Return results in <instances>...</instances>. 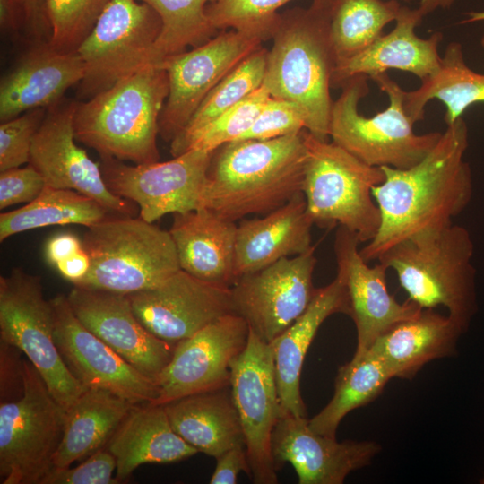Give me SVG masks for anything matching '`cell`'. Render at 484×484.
<instances>
[{"instance_id": "obj_1", "label": "cell", "mask_w": 484, "mask_h": 484, "mask_svg": "<svg viewBox=\"0 0 484 484\" xmlns=\"http://www.w3.org/2000/svg\"><path fill=\"white\" fill-rule=\"evenodd\" d=\"M468 126L461 117L446 125L436 144L409 169L381 167L385 181L372 194L380 212V226L359 249L365 261H377L396 244L441 230L453 224L473 194V179L464 154Z\"/></svg>"}, {"instance_id": "obj_2", "label": "cell", "mask_w": 484, "mask_h": 484, "mask_svg": "<svg viewBox=\"0 0 484 484\" xmlns=\"http://www.w3.org/2000/svg\"><path fill=\"white\" fill-rule=\"evenodd\" d=\"M306 129L281 137L238 139L213 151L202 208L236 222L266 214L302 193Z\"/></svg>"}, {"instance_id": "obj_3", "label": "cell", "mask_w": 484, "mask_h": 484, "mask_svg": "<svg viewBox=\"0 0 484 484\" xmlns=\"http://www.w3.org/2000/svg\"><path fill=\"white\" fill-rule=\"evenodd\" d=\"M333 0H312L308 8L281 14L267 53L263 86L270 96L298 105L307 117V131L328 140L335 66L329 24Z\"/></svg>"}, {"instance_id": "obj_4", "label": "cell", "mask_w": 484, "mask_h": 484, "mask_svg": "<svg viewBox=\"0 0 484 484\" xmlns=\"http://www.w3.org/2000/svg\"><path fill=\"white\" fill-rule=\"evenodd\" d=\"M168 94L165 69L160 65H146L76 103V141L96 151L100 158L134 164L159 161V123Z\"/></svg>"}, {"instance_id": "obj_5", "label": "cell", "mask_w": 484, "mask_h": 484, "mask_svg": "<svg viewBox=\"0 0 484 484\" xmlns=\"http://www.w3.org/2000/svg\"><path fill=\"white\" fill-rule=\"evenodd\" d=\"M473 255L468 229L452 224L405 239L377 261L395 272L408 300L420 308L445 307L466 331L477 311Z\"/></svg>"}, {"instance_id": "obj_6", "label": "cell", "mask_w": 484, "mask_h": 484, "mask_svg": "<svg viewBox=\"0 0 484 484\" xmlns=\"http://www.w3.org/2000/svg\"><path fill=\"white\" fill-rule=\"evenodd\" d=\"M368 79L357 75L341 87L332 107L329 138L367 165L409 169L431 151L442 133H414L404 108L405 91L387 73L372 80L388 96V107L372 117L362 116L359 103L369 92Z\"/></svg>"}, {"instance_id": "obj_7", "label": "cell", "mask_w": 484, "mask_h": 484, "mask_svg": "<svg viewBox=\"0 0 484 484\" xmlns=\"http://www.w3.org/2000/svg\"><path fill=\"white\" fill-rule=\"evenodd\" d=\"M82 242L91 267L76 287L128 295L180 270L169 231L141 217L109 214L88 228Z\"/></svg>"}, {"instance_id": "obj_8", "label": "cell", "mask_w": 484, "mask_h": 484, "mask_svg": "<svg viewBox=\"0 0 484 484\" xmlns=\"http://www.w3.org/2000/svg\"><path fill=\"white\" fill-rule=\"evenodd\" d=\"M307 161L302 193L315 224H339L361 243L376 235L380 212L372 190L385 181L381 167L370 166L339 145L305 131Z\"/></svg>"}, {"instance_id": "obj_9", "label": "cell", "mask_w": 484, "mask_h": 484, "mask_svg": "<svg viewBox=\"0 0 484 484\" xmlns=\"http://www.w3.org/2000/svg\"><path fill=\"white\" fill-rule=\"evenodd\" d=\"M22 383L19 397L0 404L1 484H40L64 435L66 411L28 359Z\"/></svg>"}, {"instance_id": "obj_10", "label": "cell", "mask_w": 484, "mask_h": 484, "mask_svg": "<svg viewBox=\"0 0 484 484\" xmlns=\"http://www.w3.org/2000/svg\"><path fill=\"white\" fill-rule=\"evenodd\" d=\"M52 303L41 278L21 268L0 277V339L23 352L65 411L87 389L69 371L56 345Z\"/></svg>"}, {"instance_id": "obj_11", "label": "cell", "mask_w": 484, "mask_h": 484, "mask_svg": "<svg viewBox=\"0 0 484 484\" xmlns=\"http://www.w3.org/2000/svg\"><path fill=\"white\" fill-rule=\"evenodd\" d=\"M278 22L221 30L203 44L160 64L169 79V94L159 123L160 135L166 142L170 143L185 128L203 99L228 73L263 42L272 39Z\"/></svg>"}, {"instance_id": "obj_12", "label": "cell", "mask_w": 484, "mask_h": 484, "mask_svg": "<svg viewBox=\"0 0 484 484\" xmlns=\"http://www.w3.org/2000/svg\"><path fill=\"white\" fill-rule=\"evenodd\" d=\"M158 13L138 0H113L77 48L84 64L79 96L88 99L151 64Z\"/></svg>"}, {"instance_id": "obj_13", "label": "cell", "mask_w": 484, "mask_h": 484, "mask_svg": "<svg viewBox=\"0 0 484 484\" xmlns=\"http://www.w3.org/2000/svg\"><path fill=\"white\" fill-rule=\"evenodd\" d=\"M212 154L192 149L163 162L129 165L100 158L99 164L109 190L137 204L139 217L153 223L169 213L202 208Z\"/></svg>"}, {"instance_id": "obj_14", "label": "cell", "mask_w": 484, "mask_h": 484, "mask_svg": "<svg viewBox=\"0 0 484 484\" xmlns=\"http://www.w3.org/2000/svg\"><path fill=\"white\" fill-rule=\"evenodd\" d=\"M230 390L256 484H276L272 436L281 415L270 343L249 328L246 345L231 363Z\"/></svg>"}, {"instance_id": "obj_15", "label": "cell", "mask_w": 484, "mask_h": 484, "mask_svg": "<svg viewBox=\"0 0 484 484\" xmlns=\"http://www.w3.org/2000/svg\"><path fill=\"white\" fill-rule=\"evenodd\" d=\"M315 246L238 277L230 286L232 312L271 343L307 307L317 288Z\"/></svg>"}, {"instance_id": "obj_16", "label": "cell", "mask_w": 484, "mask_h": 484, "mask_svg": "<svg viewBox=\"0 0 484 484\" xmlns=\"http://www.w3.org/2000/svg\"><path fill=\"white\" fill-rule=\"evenodd\" d=\"M248 333L244 318L231 312L177 343L155 379L159 396L152 404L230 386L231 363L245 349Z\"/></svg>"}, {"instance_id": "obj_17", "label": "cell", "mask_w": 484, "mask_h": 484, "mask_svg": "<svg viewBox=\"0 0 484 484\" xmlns=\"http://www.w3.org/2000/svg\"><path fill=\"white\" fill-rule=\"evenodd\" d=\"M76 103L60 102L48 109L33 138L29 164L40 173L46 186L75 190L113 214L133 216L136 210L132 202L109 190L99 164L75 143Z\"/></svg>"}, {"instance_id": "obj_18", "label": "cell", "mask_w": 484, "mask_h": 484, "mask_svg": "<svg viewBox=\"0 0 484 484\" xmlns=\"http://www.w3.org/2000/svg\"><path fill=\"white\" fill-rule=\"evenodd\" d=\"M55 314L54 338L71 374L86 388L108 390L134 404L153 403L159 390L88 328L73 312L67 296L50 299Z\"/></svg>"}, {"instance_id": "obj_19", "label": "cell", "mask_w": 484, "mask_h": 484, "mask_svg": "<svg viewBox=\"0 0 484 484\" xmlns=\"http://www.w3.org/2000/svg\"><path fill=\"white\" fill-rule=\"evenodd\" d=\"M127 297L144 327L172 345L232 312L230 287L204 281L181 269L156 287Z\"/></svg>"}, {"instance_id": "obj_20", "label": "cell", "mask_w": 484, "mask_h": 484, "mask_svg": "<svg viewBox=\"0 0 484 484\" xmlns=\"http://www.w3.org/2000/svg\"><path fill=\"white\" fill-rule=\"evenodd\" d=\"M359 244L352 231L339 226L333 251L337 275L342 280L348 294L349 316L357 332L353 359L364 355L386 330L422 309L410 300L402 304L396 300L387 289V267L380 262L369 266L359 253Z\"/></svg>"}, {"instance_id": "obj_21", "label": "cell", "mask_w": 484, "mask_h": 484, "mask_svg": "<svg viewBox=\"0 0 484 484\" xmlns=\"http://www.w3.org/2000/svg\"><path fill=\"white\" fill-rule=\"evenodd\" d=\"M66 296L73 312L86 328L155 381L171 359L175 345L144 327L127 295L73 286Z\"/></svg>"}, {"instance_id": "obj_22", "label": "cell", "mask_w": 484, "mask_h": 484, "mask_svg": "<svg viewBox=\"0 0 484 484\" xmlns=\"http://www.w3.org/2000/svg\"><path fill=\"white\" fill-rule=\"evenodd\" d=\"M372 441L346 440L315 433L307 417L281 415L272 436L276 470L294 468L299 484H341L352 471L367 466L379 454Z\"/></svg>"}, {"instance_id": "obj_23", "label": "cell", "mask_w": 484, "mask_h": 484, "mask_svg": "<svg viewBox=\"0 0 484 484\" xmlns=\"http://www.w3.org/2000/svg\"><path fill=\"white\" fill-rule=\"evenodd\" d=\"M83 76L84 64L77 51L59 52L48 43L35 45L1 79L0 121L56 106Z\"/></svg>"}, {"instance_id": "obj_24", "label": "cell", "mask_w": 484, "mask_h": 484, "mask_svg": "<svg viewBox=\"0 0 484 484\" xmlns=\"http://www.w3.org/2000/svg\"><path fill=\"white\" fill-rule=\"evenodd\" d=\"M422 19L417 8L402 6L395 27L389 33L381 35L356 56L335 65L332 88H341L357 75L372 80L391 69L411 73L420 81L436 73L442 61L438 47L443 34L435 32L428 39L417 36L415 29Z\"/></svg>"}, {"instance_id": "obj_25", "label": "cell", "mask_w": 484, "mask_h": 484, "mask_svg": "<svg viewBox=\"0 0 484 484\" xmlns=\"http://www.w3.org/2000/svg\"><path fill=\"white\" fill-rule=\"evenodd\" d=\"M349 315V298L342 280L336 274L332 282L316 291L306 310L270 344L272 349L281 415L307 417L300 393L301 369L319 327L330 315Z\"/></svg>"}, {"instance_id": "obj_26", "label": "cell", "mask_w": 484, "mask_h": 484, "mask_svg": "<svg viewBox=\"0 0 484 484\" xmlns=\"http://www.w3.org/2000/svg\"><path fill=\"white\" fill-rule=\"evenodd\" d=\"M314 221L303 193L262 218L241 221L237 228L234 276L261 270L308 251Z\"/></svg>"}, {"instance_id": "obj_27", "label": "cell", "mask_w": 484, "mask_h": 484, "mask_svg": "<svg viewBox=\"0 0 484 484\" xmlns=\"http://www.w3.org/2000/svg\"><path fill=\"white\" fill-rule=\"evenodd\" d=\"M464 332L449 315L422 308L383 333L367 352L382 361L393 378L412 379L427 363L453 356Z\"/></svg>"}, {"instance_id": "obj_28", "label": "cell", "mask_w": 484, "mask_h": 484, "mask_svg": "<svg viewBox=\"0 0 484 484\" xmlns=\"http://www.w3.org/2000/svg\"><path fill=\"white\" fill-rule=\"evenodd\" d=\"M238 225L207 208L173 214L169 233L180 269L207 282L230 287Z\"/></svg>"}, {"instance_id": "obj_29", "label": "cell", "mask_w": 484, "mask_h": 484, "mask_svg": "<svg viewBox=\"0 0 484 484\" xmlns=\"http://www.w3.org/2000/svg\"><path fill=\"white\" fill-rule=\"evenodd\" d=\"M106 448L116 458L119 482L143 464L179 462L199 453L174 431L164 405L152 403L134 404Z\"/></svg>"}, {"instance_id": "obj_30", "label": "cell", "mask_w": 484, "mask_h": 484, "mask_svg": "<svg viewBox=\"0 0 484 484\" xmlns=\"http://www.w3.org/2000/svg\"><path fill=\"white\" fill-rule=\"evenodd\" d=\"M163 405L174 431L198 452L216 459L235 445H246L230 386Z\"/></svg>"}, {"instance_id": "obj_31", "label": "cell", "mask_w": 484, "mask_h": 484, "mask_svg": "<svg viewBox=\"0 0 484 484\" xmlns=\"http://www.w3.org/2000/svg\"><path fill=\"white\" fill-rule=\"evenodd\" d=\"M134 404L104 389L87 388L66 411L55 467H69L106 448Z\"/></svg>"}, {"instance_id": "obj_32", "label": "cell", "mask_w": 484, "mask_h": 484, "mask_svg": "<svg viewBox=\"0 0 484 484\" xmlns=\"http://www.w3.org/2000/svg\"><path fill=\"white\" fill-rule=\"evenodd\" d=\"M432 99L445 105L446 125L454 123L470 106L484 103V74L466 65L459 42L447 45L436 73L422 80L418 89L405 91L404 108L414 124L425 118V107Z\"/></svg>"}, {"instance_id": "obj_33", "label": "cell", "mask_w": 484, "mask_h": 484, "mask_svg": "<svg viewBox=\"0 0 484 484\" xmlns=\"http://www.w3.org/2000/svg\"><path fill=\"white\" fill-rule=\"evenodd\" d=\"M111 213L94 199L72 189L45 186L25 206L0 214V241L15 234L52 225L90 228Z\"/></svg>"}, {"instance_id": "obj_34", "label": "cell", "mask_w": 484, "mask_h": 484, "mask_svg": "<svg viewBox=\"0 0 484 484\" xmlns=\"http://www.w3.org/2000/svg\"><path fill=\"white\" fill-rule=\"evenodd\" d=\"M392 378L382 361L368 352L352 358L339 367L333 395L319 413L308 419L309 428L315 433L336 438L343 418L376 399Z\"/></svg>"}, {"instance_id": "obj_35", "label": "cell", "mask_w": 484, "mask_h": 484, "mask_svg": "<svg viewBox=\"0 0 484 484\" xmlns=\"http://www.w3.org/2000/svg\"><path fill=\"white\" fill-rule=\"evenodd\" d=\"M402 7L397 0H333L329 37L335 65L367 49Z\"/></svg>"}, {"instance_id": "obj_36", "label": "cell", "mask_w": 484, "mask_h": 484, "mask_svg": "<svg viewBox=\"0 0 484 484\" xmlns=\"http://www.w3.org/2000/svg\"><path fill=\"white\" fill-rule=\"evenodd\" d=\"M267 53L263 46L255 50L207 94L185 128L170 142L173 157L184 152L186 143L197 132L262 87Z\"/></svg>"}, {"instance_id": "obj_37", "label": "cell", "mask_w": 484, "mask_h": 484, "mask_svg": "<svg viewBox=\"0 0 484 484\" xmlns=\"http://www.w3.org/2000/svg\"><path fill=\"white\" fill-rule=\"evenodd\" d=\"M160 16L161 30L153 47L151 64L198 47L216 35L206 8L214 0H138Z\"/></svg>"}, {"instance_id": "obj_38", "label": "cell", "mask_w": 484, "mask_h": 484, "mask_svg": "<svg viewBox=\"0 0 484 484\" xmlns=\"http://www.w3.org/2000/svg\"><path fill=\"white\" fill-rule=\"evenodd\" d=\"M51 25L48 45L59 52H74L113 0H47Z\"/></svg>"}, {"instance_id": "obj_39", "label": "cell", "mask_w": 484, "mask_h": 484, "mask_svg": "<svg viewBox=\"0 0 484 484\" xmlns=\"http://www.w3.org/2000/svg\"><path fill=\"white\" fill-rule=\"evenodd\" d=\"M270 97L262 85L197 132L186 143L184 152L192 149L214 151L223 144L239 139L251 127Z\"/></svg>"}, {"instance_id": "obj_40", "label": "cell", "mask_w": 484, "mask_h": 484, "mask_svg": "<svg viewBox=\"0 0 484 484\" xmlns=\"http://www.w3.org/2000/svg\"><path fill=\"white\" fill-rule=\"evenodd\" d=\"M292 0H214L206 13L216 30H236L276 23L277 10Z\"/></svg>"}, {"instance_id": "obj_41", "label": "cell", "mask_w": 484, "mask_h": 484, "mask_svg": "<svg viewBox=\"0 0 484 484\" xmlns=\"http://www.w3.org/2000/svg\"><path fill=\"white\" fill-rule=\"evenodd\" d=\"M45 108L26 111L0 125V172L29 163L33 138L45 116Z\"/></svg>"}, {"instance_id": "obj_42", "label": "cell", "mask_w": 484, "mask_h": 484, "mask_svg": "<svg viewBox=\"0 0 484 484\" xmlns=\"http://www.w3.org/2000/svg\"><path fill=\"white\" fill-rule=\"evenodd\" d=\"M305 111L292 101L270 97L251 127L239 139L266 140L307 129Z\"/></svg>"}, {"instance_id": "obj_43", "label": "cell", "mask_w": 484, "mask_h": 484, "mask_svg": "<svg viewBox=\"0 0 484 484\" xmlns=\"http://www.w3.org/2000/svg\"><path fill=\"white\" fill-rule=\"evenodd\" d=\"M117 469L115 456L107 449L91 454L78 466L53 467L40 484H115L119 480L113 477Z\"/></svg>"}, {"instance_id": "obj_44", "label": "cell", "mask_w": 484, "mask_h": 484, "mask_svg": "<svg viewBox=\"0 0 484 484\" xmlns=\"http://www.w3.org/2000/svg\"><path fill=\"white\" fill-rule=\"evenodd\" d=\"M46 184L30 164L0 172V209L17 203H29L43 191Z\"/></svg>"}, {"instance_id": "obj_45", "label": "cell", "mask_w": 484, "mask_h": 484, "mask_svg": "<svg viewBox=\"0 0 484 484\" xmlns=\"http://www.w3.org/2000/svg\"><path fill=\"white\" fill-rule=\"evenodd\" d=\"M216 467L210 479L211 484H235L244 471L252 479L246 445H235L216 458Z\"/></svg>"}, {"instance_id": "obj_46", "label": "cell", "mask_w": 484, "mask_h": 484, "mask_svg": "<svg viewBox=\"0 0 484 484\" xmlns=\"http://www.w3.org/2000/svg\"><path fill=\"white\" fill-rule=\"evenodd\" d=\"M19 352L17 348L1 341V402L12 400L11 394L18 387L22 388V359H18Z\"/></svg>"}, {"instance_id": "obj_47", "label": "cell", "mask_w": 484, "mask_h": 484, "mask_svg": "<svg viewBox=\"0 0 484 484\" xmlns=\"http://www.w3.org/2000/svg\"><path fill=\"white\" fill-rule=\"evenodd\" d=\"M25 22L24 29L35 45L48 43L51 39V25L48 13L47 0H22Z\"/></svg>"}, {"instance_id": "obj_48", "label": "cell", "mask_w": 484, "mask_h": 484, "mask_svg": "<svg viewBox=\"0 0 484 484\" xmlns=\"http://www.w3.org/2000/svg\"><path fill=\"white\" fill-rule=\"evenodd\" d=\"M82 247V242L74 235L63 233L50 238L46 245V258L54 267Z\"/></svg>"}, {"instance_id": "obj_49", "label": "cell", "mask_w": 484, "mask_h": 484, "mask_svg": "<svg viewBox=\"0 0 484 484\" xmlns=\"http://www.w3.org/2000/svg\"><path fill=\"white\" fill-rule=\"evenodd\" d=\"M91 267V258L83 246L68 258L56 265L61 276L73 284L82 280Z\"/></svg>"}, {"instance_id": "obj_50", "label": "cell", "mask_w": 484, "mask_h": 484, "mask_svg": "<svg viewBox=\"0 0 484 484\" xmlns=\"http://www.w3.org/2000/svg\"><path fill=\"white\" fill-rule=\"evenodd\" d=\"M25 15L22 0H0V27L4 32L24 28Z\"/></svg>"}, {"instance_id": "obj_51", "label": "cell", "mask_w": 484, "mask_h": 484, "mask_svg": "<svg viewBox=\"0 0 484 484\" xmlns=\"http://www.w3.org/2000/svg\"><path fill=\"white\" fill-rule=\"evenodd\" d=\"M455 0H421L417 8L424 17L436 9H447Z\"/></svg>"}, {"instance_id": "obj_52", "label": "cell", "mask_w": 484, "mask_h": 484, "mask_svg": "<svg viewBox=\"0 0 484 484\" xmlns=\"http://www.w3.org/2000/svg\"><path fill=\"white\" fill-rule=\"evenodd\" d=\"M465 18L460 22V24H467L484 21V11H471L465 13Z\"/></svg>"}, {"instance_id": "obj_53", "label": "cell", "mask_w": 484, "mask_h": 484, "mask_svg": "<svg viewBox=\"0 0 484 484\" xmlns=\"http://www.w3.org/2000/svg\"><path fill=\"white\" fill-rule=\"evenodd\" d=\"M480 46L481 48H483L484 50V34L482 35L481 39H480Z\"/></svg>"}, {"instance_id": "obj_54", "label": "cell", "mask_w": 484, "mask_h": 484, "mask_svg": "<svg viewBox=\"0 0 484 484\" xmlns=\"http://www.w3.org/2000/svg\"><path fill=\"white\" fill-rule=\"evenodd\" d=\"M403 1H407V2H409V1H411V0H403Z\"/></svg>"}]
</instances>
